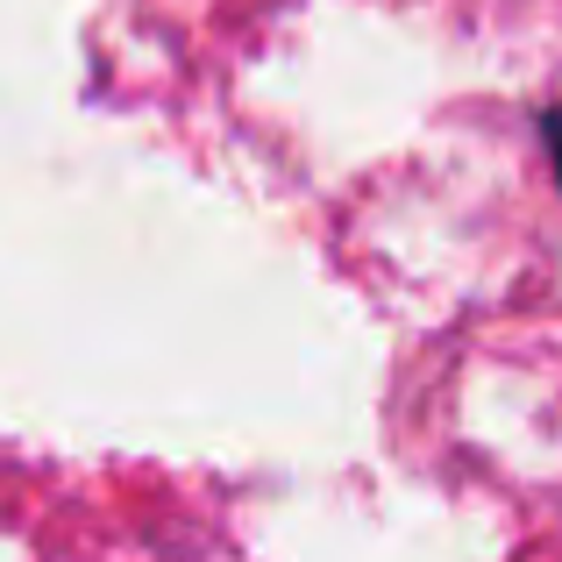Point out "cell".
<instances>
[{
    "label": "cell",
    "mask_w": 562,
    "mask_h": 562,
    "mask_svg": "<svg viewBox=\"0 0 562 562\" xmlns=\"http://www.w3.org/2000/svg\"><path fill=\"white\" fill-rule=\"evenodd\" d=\"M549 136H555V150H562V128H555V122H549Z\"/></svg>",
    "instance_id": "1"
}]
</instances>
